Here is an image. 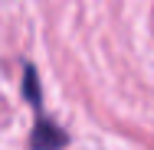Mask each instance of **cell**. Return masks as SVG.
Here are the masks:
<instances>
[{
  "instance_id": "cell-1",
  "label": "cell",
  "mask_w": 154,
  "mask_h": 150,
  "mask_svg": "<svg viewBox=\"0 0 154 150\" xmlns=\"http://www.w3.org/2000/svg\"><path fill=\"white\" fill-rule=\"evenodd\" d=\"M23 95L33 104L36 118H33V134H30V150H62L69 144V134L62 131L59 124L46 118L43 111V101H39V82H36V69L33 65H23Z\"/></svg>"
}]
</instances>
